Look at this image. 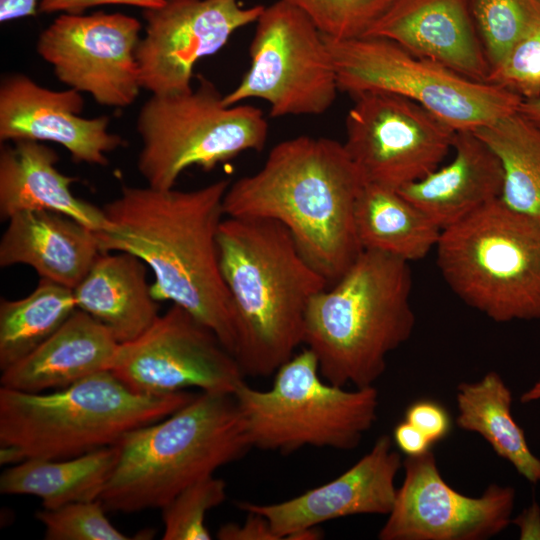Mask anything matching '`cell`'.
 I'll use <instances>...</instances> for the list:
<instances>
[{"mask_svg": "<svg viewBox=\"0 0 540 540\" xmlns=\"http://www.w3.org/2000/svg\"><path fill=\"white\" fill-rule=\"evenodd\" d=\"M230 183L220 179L189 191L124 185L102 207L109 225L96 235L102 252L139 257L153 272L154 299L187 310L234 355L233 307L217 241Z\"/></svg>", "mask_w": 540, "mask_h": 540, "instance_id": "1", "label": "cell"}, {"mask_svg": "<svg viewBox=\"0 0 540 540\" xmlns=\"http://www.w3.org/2000/svg\"><path fill=\"white\" fill-rule=\"evenodd\" d=\"M73 292L77 308L104 325L119 344L139 337L160 314L147 265L128 252H101Z\"/></svg>", "mask_w": 540, "mask_h": 540, "instance_id": "24", "label": "cell"}, {"mask_svg": "<svg viewBox=\"0 0 540 540\" xmlns=\"http://www.w3.org/2000/svg\"><path fill=\"white\" fill-rule=\"evenodd\" d=\"M438 269L453 293L499 323L540 319V221L496 199L443 229Z\"/></svg>", "mask_w": 540, "mask_h": 540, "instance_id": "7", "label": "cell"}, {"mask_svg": "<svg viewBox=\"0 0 540 540\" xmlns=\"http://www.w3.org/2000/svg\"><path fill=\"white\" fill-rule=\"evenodd\" d=\"M517 111L528 121L540 128V97L522 100Z\"/></svg>", "mask_w": 540, "mask_h": 540, "instance_id": "40", "label": "cell"}, {"mask_svg": "<svg viewBox=\"0 0 540 540\" xmlns=\"http://www.w3.org/2000/svg\"><path fill=\"white\" fill-rule=\"evenodd\" d=\"M141 28L138 19L122 13H63L40 33L36 51L69 88L124 108L142 89L136 59Z\"/></svg>", "mask_w": 540, "mask_h": 540, "instance_id": "14", "label": "cell"}, {"mask_svg": "<svg viewBox=\"0 0 540 540\" xmlns=\"http://www.w3.org/2000/svg\"><path fill=\"white\" fill-rule=\"evenodd\" d=\"M226 498V483L210 475L189 485L162 510L164 540H210L206 514Z\"/></svg>", "mask_w": 540, "mask_h": 540, "instance_id": "31", "label": "cell"}, {"mask_svg": "<svg viewBox=\"0 0 540 540\" xmlns=\"http://www.w3.org/2000/svg\"><path fill=\"white\" fill-rule=\"evenodd\" d=\"M410 263L363 250L348 270L311 299L304 344L331 384L374 386L388 355L414 330Z\"/></svg>", "mask_w": 540, "mask_h": 540, "instance_id": "4", "label": "cell"}, {"mask_svg": "<svg viewBox=\"0 0 540 540\" xmlns=\"http://www.w3.org/2000/svg\"><path fill=\"white\" fill-rule=\"evenodd\" d=\"M165 0H41L39 12L82 14L89 8L102 5H128L144 9L161 6Z\"/></svg>", "mask_w": 540, "mask_h": 540, "instance_id": "37", "label": "cell"}, {"mask_svg": "<svg viewBox=\"0 0 540 540\" xmlns=\"http://www.w3.org/2000/svg\"><path fill=\"white\" fill-rule=\"evenodd\" d=\"M217 241L233 307L234 357L244 376L268 377L304 344L309 303L329 284L277 221L227 217Z\"/></svg>", "mask_w": 540, "mask_h": 540, "instance_id": "3", "label": "cell"}, {"mask_svg": "<svg viewBox=\"0 0 540 540\" xmlns=\"http://www.w3.org/2000/svg\"><path fill=\"white\" fill-rule=\"evenodd\" d=\"M216 536L220 540H281L269 521L257 513H248L247 519L242 524L222 525Z\"/></svg>", "mask_w": 540, "mask_h": 540, "instance_id": "36", "label": "cell"}, {"mask_svg": "<svg viewBox=\"0 0 540 540\" xmlns=\"http://www.w3.org/2000/svg\"><path fill=\"white\" fill-rule=\"evenodd\" d=\"M301 10L326 37H363L394 0H281Z\"/></svg>", "mask_w": 540, "mask_h": 540, "instance_id": "32", "label": "cell"}, {"mask_svg": "<svg viewBox=\"0 0 540 540\" xmlns=\"http://www.w3.org/2000/svg\"><path fill=\"white\" fill-rule=\"evenodd\" d=\"M323 537V532L315 527H308L289 534L285 539L289 540H318Z\"/></svg>", "mask_w": 540, "mask_h": 540, "instance_id": "41", "label": "cell"}, {"mask_svg": "<svg viewBox=\"0 0 540 540\" xmlns=\"http://www.w3.org/2000/svg\"><path fill=\"white\" fill-rule=\"evenodd\" d=\"M198 81L183 94L151 95L138 113L137 169L148 186L172 189L190 167L208 171L266 143L268 123L259 108L225 105L213 82L201 75Z\"/></svg>", "mask_w": 540, "mask_h": 540, "instance_id": "9", "label": "cell"}, {"mask_svg": "<svg viewBox=\"0 0 540 540\" xmlns=\"http://www.w3.org/2000/svg\"><path fill=\"white\" fill-rule=\"evenodd\" d=\"M54 149L33 140L4 144L0 151V217L8 220L18 212L47 210L65 214L95 232L108 222L102 208L75 196L77 181L60 172Z\"/></svg>", "mask_w": 540, "mask_h": 540, "instance_id": "23", "label": "cell"}, {"mask_svg": "<svg viewBox=\"0 0 540 540\" xmlns=\"http://www.w3.org/2000/svg\"><path fill=\"white\" fill-rule=\"evenodd\" d=\"M512 392L495 371L479 381L457 386L456 424L479 434L530 483L540 482V459L531 451L523 429L512 415Z\"/></svg>", "mask_w": 540, "mask_h": 540, "instance_id": "27", "label": "cell"}, {"mask_svg": "<svg viewBox=\"0 0 540 540\" xmlns=\"http://www.w3.org/2000/svg\"><path fill=\"white\" fill-rule=\"evenodd\" d=\"M405 420L417 427L434 444L447 437L451 430V418L438 402L421 399L413 402L405 411Z\"/></svg>", "mask_w": 540, "mask_h": 540, "instance_id": "35", "label": "cell"}, {"mask_svg": "<svg viewBox=\"0 0 540 540\" xmlns=\"http://www.w3.org/2000/svg\"><path fill=\"white\" fill-rule=\"evenodd\" d=\"M403 468L381 540H485L512 522L513 487L491 484L479 497L464 495L443 479L431 450L407 456Z\"/></svg>", "mask_w": 540, "mask_h": 540, "instance_id": "16", "label": "cell"}, {"mask_svg": "<svg viewBox=\"0 0 540 540\" xmlns=\"http://www.w3.org/2000/svg\"><path fill=\"white\" fill-rule=\"evenodd\" d=\"M402 466L391 437L381 435L368 453L337 478L282 502L244 501L237 507L264 516L280 539L346 516L388 515L395 503V479Z\"/></svg>", "mask_w": 540, "mask_h": 540, "instance_id": "18", "label": "cell"}, {"mask_svg": "<svg viewBox=\"0 0 540 540\" xmlns=\"http://www.w3.org/2000/svg\"><path fill=\"white\" fill-rule=\"evenodd\" d=\"M41 0H0V22L36 16Z\"/></svg>", "mask_w": 540, "mask_h": 540, "instance_id": "39", "label": "cell"}, {"mask_svg": "<svg viewBox=\"0 0 540 540\" xmlns=\"http://www.w3.org/2000/svg\"><path fill=\"white\" fill-rule=\"evenodd\" d=\"M343 143L364 183L399 190L435 170L452 149L455 130L398 95L353 97Z\"/></svg>", "mask_w": 540, "mask_h": 540, "instance_id": "12", "label": "cell"}, {"mask_svg": "<svg viewBox=\"0 0 540 540\" xmlns=\"http://www.w3.org/2000/svg\"><path fill=\"white\" fill-rule=\"evenodd\" d=\"M83 109L75 89L51 90L22 73L6 75L0 83V141L53 142L75 162L106 166L107 153L125 141L109 131L108 116L84 118Z\"/></svg>", "mask_w": 540, "mask_h": 540, "instance_id": "17", "label": "cell"}, {"mask_svg": "<svg viewBox=\"0 0 540 540\" xmlns=\"http://www.w3.org/2000/svg\"><path fill=\"white\" fill-rule=\"evenodd\" d=\"M99 500L73 502L55 509L39 510L35 518L44 527L46 540H126L106 517Z\"/></svg>", "mask_w": 540, "mask_h": 540, "instance_id": "33", "label": "cell"}, {"mask_svg": "<svg viewBox=\"0 0 540 540\" xmlns=\"http://www.w3.org/2000/svg\"><path fill=\"white\" fill-rule=\"evenodd\" d=\"M363 185L343 143L303 135L279 142L257 172L230 183L223 209L282 224L331 285L363 251L354 220Z\"/></svg>", "mask_w": 540, "mask_h": 540, "instance_id": "2", "label": "cell"}, {"mask_svg": "<svg viewBox=\"0 0 540 540\" xmlns=\"http://www.w3.org/2000/svg\"><path fill=\"white\" fill-rule=\"evenodd\" d=\"M109 371L132 391L146 395L190 387L233 394L245 377L218 336L176 304L139 337L119 344Z\"/></svg>", "mask_w": 540, "mask_h": 540, "instance_id": "13", "label": "cell"}, {"mask_svg": "<svg viewBox=\"0 0 540 540\" xmlns=\"http://www.w3.org/2000/svg\"><path fill=\"white\" fill-rule=\"evenodd\" d=\"M324 38L339 91L352 97L384 92L407 98L455 131L486 126L516 112L522 101L504 88L464 77L385 38Z\"/></svg>", "mask_w": 540, "mask_h": 540, "instance_id": "10", "label": "cell"}, {"mask_svg": "<svg viewBox=\"0 0 540 540\" xmlns=\"http://www.w3.org/2000/svg\"><path fill=\"white\" fill-rule=\"evenodd\" d=\"M490 69L540 25V0H468Z\"/></svg>", "mask_w": 540, "mask_h": 540, "instance_id": "30", "label": "cell"}, {"mask_svg": "<svg viewBox=\"0 0 540 540\" xmlns=\"http://www.w3.org/2000/svg\"><path fill=\"white\" fill-rule=\"evenodd\" d=\"M354 220L362 250L386 253L409 263L435 248L442 231L398 190L370 183L361 188Z\"/></svg>", "mask_w": 540, "mask_h": 540, "instance_id": "26", "label": "cell"}, {"mask_svg": "<svg viewBox=\"0 0 540 540\" xmlns=\"http://www.w3.org/2000/svg\"><path fill=\"white\" fill-rule=\"evenodd\" d=\"M96 232L58 212H18L0 240V266L27 265L41 279L74 289L101 253Z\"/></svg>", "mask_w": 540, "mask_h": 540, "instance_id": "21", "label": "cell"}, {"mask_svg": "<svg viewBox=\"0 0 540 540\" xmlns=\"http://www.w3.org/2000/svg\"><path fill=\"white\" fill-rule=\"evenodd\" d=\"M263 9L240 0H165L144 9V34L136 49L142 89L160 96L191 91L195 64L256 23Z\"/></svg>", "mask_w": 540, "mask_h": 540, "instance_id": "15", "label": "cell"}, {"mask_svg": "<svg viewBox=\"0 0 540 540\" xmlns=\"http://www.w3.org/2000/svg\"><path fill=\"white\" fill-rule=\"evenodd\" d=\"M118 455L114 445L67 459H26L2 472L0 492L35 496L44 509L98 500Z\"/></svg>", "mask_w": 540, "mask_h": 540, "instance_id": "25", "label": "cell"}, {"mask_svg": "<svg viewBox=\"0 0 540 540\" xmlns=\"http://www.w3.org/2000/svg\"><path fill=\"white\" fill-rule=\"evenodd\" d=\"M118 347L104 325L77 309L33 352L3 370L0 384L28 393L62 389L109 371Z\"/></svg>", "mask_w": 540, "mask_h": 540, "instance_id": "22", "label": "cell"}, {"mask_svg": "<svg viewBox=\"0 0 540 540\" xmlns=\"http://www.w3.org/2000/svg\"><path fill=\"white\" fill-rule=\"evenodd\" d=\"M393 439L406 456H419L428 452L432 446L428 438L414 425L404 420L396 425Z\"/></svg>", "mask_w": 540, "mask_h": 540, "instance_id": "38", "label": "cell"}, {"mask_svg": "<svg viewBox=\"0 0 540 540\" xmlns=\"http://www.w3.org/2000/svg\"><path fill=\"white\" fill-rule=\"evenodd\" d=\"M474 132L501 162L503 185L499 200L540 221V128L516 111Z\"/></svg>", "mask_w": 540, "mask_h": 540, "instance_id": "28", "label": "cell"}, {"mask_svg": "<svg viewBox=\"0 0 540 540\" xmlns=\"http://www.w3.org/2000/svg\"><path fill=\"white\" fill-rule=\"evenodd\" d=\"M233 396L251 448L284 454L306 446L355 449L379 405L374 386L348 390L326 381L307 347L278 368L269 389L243 381Z\"/></svg>", "mask_w": 540, "mask_h": 540, "instance_id": "8", "label": "cell"}, {"mask_svg": "<svg viewBox=\"0 0 540 540\" xmlns=\"http://www.w3.org/2000/svg\"><path fill=\"white\" fill-rule=\"evenodd\" d=\"M77 309L73 289L47 279L23 298L1 299L0 370L33 352Z\"/></svg>", "mask_w": 540, "mask_h": 540, "instance_id": "29", "label": "cell"}, {"mask_svg": "<svg viewBox=\"0 0 540 540\" xmlns=\"http://www.w3.org/2000/svg\"><path fill=\"white\" fill-rule=\"evenodd\" d=\"M365 36L388 39L416 56L486 83L490 66L468 0H394Z\"/></svg>", "mask_w": 540, "mask_h": 540, "instance_id": "19", "label": "cell"}, {"mask_svg": "<svg viewBox=\"0 0 540 540\" xmlns=\"http://www.w3.org/2000/svg\"><path fill=\"white\" fill-rule=\"evenodd\" d=\"M453 159L398 191L441 230L499 199L503 170L495 152L471 130L455 131Z\"/></svg>", "mask_w": 540, "mask_h": 540, "instance_id": "20", "label": "cell"}, {"mask_svg": "<svg viewBox=\"0 0 540 540\" xmlns=\"http://www.w3.org/2000/svg\"><path fill=\"white\" fill-rule=\"evenodd\" d=\"M115 468L98 499L107 512L162 508L179 492L251 448L233 394L201 392L116 444Z\"/></svg>", "mask_w": 540, "mask_h": 540, "instance_id": "5", "label": "cell"}, {"mask_svg": "<svg viewBox=\"0 0 540 540\" xmlns=\"http://www.w3.org/2000/svg\"><path fill=\"white\" fill-rule=\"evenodd\" d=\"M250 66L225 105L260 99L272 117L319 115L339 91L324 35L298 8L277 0L264 6L250 44Z\"/></svg>", "mask_w": 540, "mask_h": 540, "instance_id": "11", "label": "cell"}, {"mask_svg": "<svg viewBox=\"0 0 540 540\" xmlns=\"http://www.w3.org/2000/svg\"><path fill=\"white\" fill-rule=\"evenodd\" d=\"M486 83L504 88L522 100L540 97V25L517 41L490 69Z\"/></svg>", "mask_w": 540, "mask_h": 540, "instance_id": "34", "label": "cell"}, {"mask_svg": "<svg viewBox=\"0 0 540 540\" xmlns=\"http://www.w3.org/2000/svg\"><path fill=\"white\" fill-rule=\"evenodd\" d=\"M195 393L132 391L102 371L52 392L0 387V463L67 459L114 446L129 431L159 421Z\"/></svg>", "mask_w": 540, "mask_h": 540, "instance_id": "6", "label": "cell"}, {"mask_svg": "<svg viewBox=\"0 0 540 540\" xmlns=\"http://www.w3.org/2000/svg\"><path fill=\"white\" fill-rule=\"evenodd\" d=\"M540 400V379L537 380L528 390L520 397L522 403H530Z\"/></svg>", "mask_w": 540, "mask_h": 540, "instance_id": "42", "label": "cell"}]
</instances>
